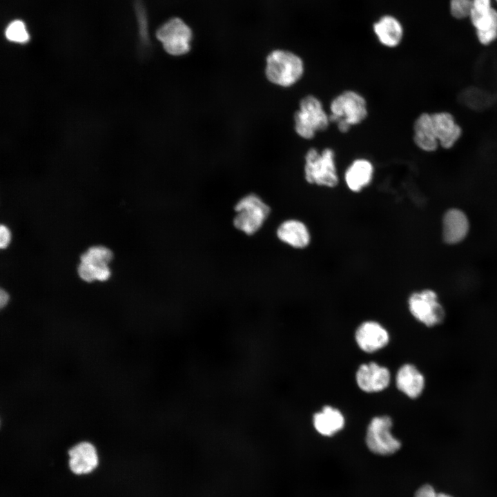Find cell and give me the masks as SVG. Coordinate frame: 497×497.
<instances>
[{"instance_id": "obj_6", "label": "cell", "mask_w": 497, "mask_h": 497, "mask_svg": "<svg viewBox=\"0 0 497 497\" xmlns=\"http://www.w3.org/2000/svg\"><path fill=\"white\" fill-rule=\"evenodd\" d=\"M407 306L413 318L426 327L438 326L445 320V311L432 290L413 291L407 298Z\"/></svg>"}, {"instance_id": "obj_2", "label": "cell", "mask_w": 497, "mask_h": 497, "mask_svg": "<svg viewBox=\"0 0 497 497\" xmlns=\"http://www.w3.org/2000/svg\"><path fill=\"white\" fill-rule=\"evenodd\" d=\"M264 72L271 84L282 88H289L302 79L304 73V63L293 52L275 49L266 58Z\"/></svg>"}, {"instance_id": "obj_27", "label": "cell", "mask_w": 497, "mask_h": 497, "mask_svg": "<svg viewBox=\"0 0 497 497\" xmlns=\"http://www.w3.org/2000/svg\"><path fill=\"white\" fill-rule=\"evenodd\" d=\"M10 242V232L8 228L1 225L0 227V247L4 248L7 247Z\"/></svg>"}, {"instance_id": "obj_5", "label": "cell", "mask_w": 497, "mask_h": 497, "mask_svg": "<svg viewBox=\"0 0 497 497\" xmlns=\"http://www.w3.org/2000/svg\"><path fill=\"white\" fill-rule=\"evenodd\" d=\"M235 211V227L246 235H252L263 226L270 215L271 208L260 197L251 193L237 202Z\"/></svg>"}, {"instance_id": "obj_9", "label": "cell", "mask_w": 497, "mask_h": 497, "mask_svg": "<svg viewBox=\"0 0 497 497\" xmlns=\"http://www.w3.org/2000/svg\"><path fill=\"white\" fill-rule=\"evenodd\" d=\"M276 236L282 243L295 250L304 251L313 242L312 231L308 224L295 217L282 221L276 229Z\"/></svg>"}, {"instance_id": "obj_26", "label": "cell", "mask_w": 497, "mask_h": 497, "mask_svg": "<svg viewBox=\"0 0 497 497\" xmlns=\"http://www.w3.org/2000/svg\"><path fill=\"white\" fill-rule=\"evenodd\" d=\"M437 494L431 485L426 484L418 488L414 497H437Z\"/></svg>"}, {"instance_id": "obj_16", "label": "cell", "mask_w": 497, "mask_h": 497, "mask_svg": "<svg viewBox=\"0 0 497 497\" xmlns=\"http://www.w3.org/2000/svg\"><path fill=\"white\" fill-rule=\"evenodd\" d=\"M372 28L380 43L387 48H396L402 40V26L400 21L391 14L380 17L374 22Z\"/></svg>"}, {"instance_id": "obj_12", "label": "cell", "mask_w": 497, "mask_h": 497, "mask_svg": "<svg viewBox=\"0 0 497 497\" xmlns=\"http://www.w3.org/2000/svg\"><path fill=\"white\" fill-rule=\"evenodd\" d=\"M375 168L366 158L353 160L347 167L343 176L344 184L352 193L358 194L367 188L373 182Z\"/></svg>"}, {"instance_id": "obj_20", "label": "cell", "mask_w": 497, "mask_h": 497, "mask_svg": "<svg viewBox=\"0 0 497 497\" xmlns=\"http://www.w3.org/2000/svg\"><path fill=\"white\" fill-rule=\"evenodd\" d=\"M494 11L490 0H473L469 17L475 28L478 29L488 24Z\"/></svg>"}, {"instance_id": "obj_30", "label": "cell", "mask_w": 497, "mask_h": 497, "mask_svg": "<svg viewBox=\"0 0 497 497\" xmlns=\"http://www.w3.org/2000/svg\"><path fill=\"white\" fill-rule=\"evenodd\" d=\"M497 1V0H496Z\"/></svg>"}, {"instance_id": "obj_4", "label": "cell", "mask_w": 497, "mask_h": 497, "mask_svg": "<svg viewBox=\"0 0 497 497\" xmlns=\"http://www.w3.org/2000/svg\"><path fill=\"white\" fill-rule=\"evenodd\" d=\"M329 115L331 123L343 121L351 126L358 125L368 116L366 99L355 90H344L331 100Z\"/></svg>"}, {"instance_id": "obj_3", "label": "cell", "mask_w": 497, "mask_h": 497, "mask_svg": "<svg viewBox=\"0 0 497 497\" xmlns=\"http://www.w3.org/2000/svg\"><path fill=\"white\" fill-rule=\"evenodd\" d=\"M293 121L296 134L307 140L313 139L317 133L326 130L331 124L329 115L322 101L313 95H305L300 99Z\"/></svg>"}, {"instance_id": "obj_18", "label": "cell", "mask_w": 497, "mask_h": 497, "mask_svg": "<svg viewBox=\"0 0 497 497\" xmlns=\"http://www.w3.org/2000/svg\"><path fill=\"white\" fill-rule=\"evenodd\" d=\"M413 142L420 150L431 153L436 151L439 143L436 137L433 126L431 114H420L413 123Z\"/></svg>"}, {"instance_id": "obj_8", "label": "cell", "mask_w": 497, "mask_h": 497, "mask_svg": "<svg viewBox=\"0 0 497 497\" xmlns=\"http://www.w3.org/2000/svg\"><path fill=\"white\" fill-rule=\"evenodd\" d=\"M156 37L170 55L182 56L191 50L192 30L180 18L174 17L165 22L157 30Z\"/></svg>"}, {"instance_id": "obj_23", "label": "cell", "mask_w": 497, "mask_h": 497, "mask_svg": "<svg viewBox=\"0 0 497 497\" xmlns=\"http://www.w3.org/2000/svg\"><path fill=\"white\" fill-rule=\"evenodd\" d=\"M473 0H451L450 11L453 17L462 19L469 17Z\"/></svg>"}, {"instance_id": "obj_19", "label": "cell", "mask_w": 497, "mask_h": 497, "mask_svg": "<svg viewBox=\"0 0 497 497\" xmlns=\"http://www.w3.org/2000/svg\"><path fill=\"white\" fill-rule=\"evenodd\" d=\"M344 417L342 412L332 406L326 405L313 415L314 428L324 436H332L344 426Z\"/></svg>"}, {"instance_id": "obj_11", "label": "cell", "mask_w": 497, "mask_h": 497, "mask_svg": "<svg viewBox=\"0 0 497 497\" xmlns=\"http://www.w3.org/2000/svg\"><path fill=\"white\" fill-rule=\"evenodd\" d=\"M390 379L389 369L374 362L361 364L355 373L358 387L367 393L384 390L389 386Z\"/></svg>"}, {"instance_id": "obj_21", "label": "cell", "mask_w": 497, "mask_h": 497, "mask_svg": "<svg viewBox=\"0 0 497 497\" xmlns=\"http://www.w3.org/2000/svg\"><path fill=\"white\" fill-rule=\"evenodd\" d=\"M112 251L104 246H95L90 247L81 255V262L92 265L108 264L113 259Z\"/></svg>"}, {"instance_id": "obj_22", "label": "cell", "mask_w": 497, "mask_h": 497, "mask_svg": "<svg viewBox=\"0 0 497 497\" xmlns=\"http://www.w3.org/2000/svg\"><path fill=\"white\" fill-rule=\"evenodd\" d=\"M6 37L8 40L25 43L29 40V35L23 21L15 20L12 21L6 28Z\"/></svg>"}, {"instance_id": "obj_10", "label": "cell", "mask_w": 497, "mask_h": 497, "mask_svg": "<svg viewBox=\"0 0 497 497\" xmlns=\"http://www.w3.org/2000/svg\"><path fill=\"white\" fill-rule=\"evenodd\" d=\"M355 340L363 351L373 353L387 345L389 334L380 322L369 320L358 325L355 332Z\"/></svg>"}, {"instance_id": "obj_14", "label": "cell", "mask_w": 497, "mask_h": 497, "mask_svg": "<svg viewBox=\"0 0 497 497\" xmlns=\"http://www.w3.org/2000/svg\"><path fill=\"white\" fill-rule=\"evenodd\" d=\"M396 384L399 391L411 399L421 396L425 388V378L422 373L412 364L402 365L396 376Z\"/></svg>"}, {"instance_id": "obj_25", "label": "cell", "mask_w": 497, "mask_h": 497, "mask_svg": "<svg viewBox=\"0 0 497 497\" xmlns=\"http://www.w3.org/2000/svg\"><path fill=\"white\" fill-rule=\"evenodd\" d=\"M95 280L105 281L108 279L110 272L108 264H99L93 266Z\"/></svg>"}, {"instance_id": "obj_28", "label": "cell", "mask_w": 497, "mask_h": 497, "mask_svg": "<svg viewBox=\"0 0 497 497\" xmlns=\"http://www.w3.org/2000/svg\"><path fill=\"white\" fill-rule=\"evenodd\" d=\"M9 300L8 294L3 289L0 291V306L1 308H3Z\"/></svg>"}, {"instance_id": "obj_7", "label": "cell", "mask_w": 497, "mask_h": 497, "mask_svg": "<svg viewBox=\"0 0 497 497\" xmlns=\"http://www.w3.org/2000/svg\"><path fill=\"white\" fill-rule=\"evenodd\" d=\"M392 419L388 416H376L369 424L365 442L372 453L379 456H390L401 448V442L391 433Z\"/></svg>"}, {"instance_id": "obj_17", "label": "cell", "mask_w": 497, "mask_h": 497, "mask_svg": "<svg viewBox=\"0 0 497 497\" xmlns=\"http://www.w3.org/2000/svg\"><path fill=\"white\" fill-rule=\"evenodd\" d=\"M469 228L468 219L460 210L451 208L447 211L442 219V237L444 241L454 244L462 241Z\"/></svg>"}, {"instance_id": "obj_15", "label": "cell", "mask_w": 497, "mask_h": 497, "mask_svg": "<svg viewBox=\"0 0 497 497\" xmlns=\"http://www.w3.org/2000/svg\"><path fill=\"white\" fill-rule=\"evenodd\" d=\"M69 467L75 474H86L93 471L98 465L95 447L90 442H81L68 451Z\"/></svg>"}, {"instance_id": "obj_24", "label": "cell", "mask_w": 497, "mask_h": 497, "mask_svg": "<svg viewBox=\"0 0 497 497\" xmlns=\"http://www.w3.org/2000/svg\"><path fill=\"white\" fill-rule=\"evenodd\" d=\"M80 277L86 282H90L95 280L94 269L92 265L81 262L78 267Z\"/></svg>"}, {"instance_id": "obj_29", "label": "cell", "mask_w": 497, "mask_h": 497, "mask_svg": "<svg viewBox=\"0 0 497 497\" xmlns=\"http://www.w3.org/2000/svg\"><path fill=\"white\" fill-rule=\"evenodd\" d=\"M437 497H453L449 494L445 493H438Z\"/></svg>"}, {"instance_id": "obj_13", "label": "cell", "mask_w": 497, "mask_h": 497, "mask_svg": "<svg viewBox=\"0 0 497 497\" xmlns=\"http://www.w3.org/2000/svg\"><path fill=\"white\" fill-rule=\"evenodd\" d=\"M436 137L445 149L452 148L462 135V128L454 116L445 111L431 113Z\"/></svg>"}, {"instance_id": "obj_1", "label": "cell", "mask_w": 497, "mask_h": 497, "mask_svg": "<svg viewBox=\"0 0 497 497\" xmlns=\"http://www.w3.org/2000/svg\"><path fill=\"white\" fill-rule=\"evenodd\" d=\"M304 179L312 186L334 188L340 183L335 153L331 148H324L319 151L310 148L304 155Z\"/></svg>"}]
</instances>
